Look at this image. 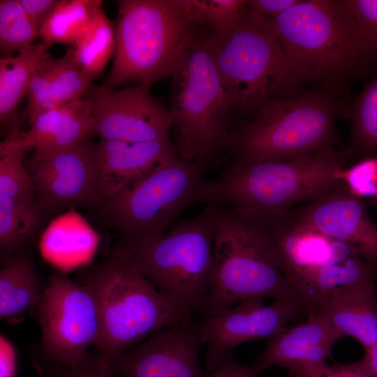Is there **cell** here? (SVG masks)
<instances>
[{"label":"cell","mask_w":377,"mask_h":377,"mask_svg":"<svg viewBox=\"0 0 377 377\" xmlns=\"http://www.w3.org/2000/svg\"><path fill=\"white\" fill-rule=\"evenodd\" d=\"M270 20L302 83L338 94L341 84L377 76V57L343 0H300Z\"/></svg>","instance_id":"obj_1"},{"label":"cell","mask_w":377,"mask_h":377,"mask_svg":"<svg viewBox=\"0 0 377 377\" xmlns=\"http://www.w3.org/2000/svg\"><path fill=\"white\" fill-rule=\"evenodd\" d=\"M211 206L215 276L198 313L205 318L257 297L292 300L302 306L269 221Z\"/></svg>","instance_id":"obj_2"},{"label":"cell","mask_w":377,"mask_h":377,"mask_svg":"<svg viewBox=\"0 0 377 377\" xmlns=\"http://www.w3.org/2000/svg\"><path fill=\"white\" fill-rule=\"evenodd\" d=\"M350 165L334 148L281 159L231 165L216 181H205L199 203L231 207L265 221L283 216L295 205L327 193L337 172Z\"/></svg>","instance_id":"obj_3"},{"label":"cell","mask_w":377,"mask_h":377,"mask_svg":"<svg viewBox=\"0 0 377 377\" xmlns=\"http://www.w3.org/2000/svg\"><path fill=\"white\" fill-rule=\"evenodd\" d=\"M231 112L252 116L268 101L303 91L270 19L247 7L227 27L209 32Z\"/></svg>","instance_id":"obj_4"},{"label":"cell","mask_w":377,"mask_h":377,"mask_svg":"<svg viewBox=\"0 0 377 377\" xmlns=\"http://www.w3.org/2000/svg\"><path fill=\"white\" fill-rule=\"evenodd\" d=\"M210 29L196 26L172 71L168 112L181 158L205 165L224 149L231 103L214 61Z\"/></svg>","instance_id":"obj_5"},{"label":"cell","mask_w":377,"mask_h":377,"mask_svg":"<svg viewBox=\"0 0 377 377\" xmlns=\"http://www.w3.org/2000/svg\"><path fill=\"white\" fill-rule=\"evenodd\" d=\"M337 94L320 89L265 103L229 133L232 165L307 155L334 148L336 121L347 116Z\"/></svg>","instance_id":"obj_6"},{"label":"cell","mask_w":377,"mask_h":377,"mask_svg":"<svg viewBox=\"0 0 377 377\" xmlns=\"http://www.w3.org/2000/svg\"><path fill=\"white\" fill-rule=\"evenodd\" d=\"M79 283L92 293L99 313L96 350L119 355L158 331L191 318L123 257L109 258L81 272Z\"/></svg>","instance_id":"obj_7"},{"label":"cell","mask_w":377,"mask_h":377,"mask_svg":"<svg viewBox=\"0 0 377 377\" xmlns=\"http://www.w3.org/2000/svg\"><path fill=\"white\" fill-rule=\"evenodd\" d=\"M212 207L182 221L161 236L119 244L112 251L130 263L179 308L200 310L215 276Z\"/></svg>","instance_id":"obj_8"},{"label":"cell","mask_w":377,"mask_h":377,"mask_svg":"<svg viewBox=\"0 0 377 377\" xmlns=\"http://www.w3.org/2000/svg\"><path fill=\"white\" fill-rule=\"evenodd\" d=\"M114 60L101 86L114 90L138 82L151 86L171 74L196 26L176 0H119Z\"/></svg>","instance_id":"obj_9"},{"label":"cell","mask_w":377,"mask_h":377,"mask_svg":"<svg viewBox=\"0 0 377 377\" xmlns=\"http://www.w3.org/2000/svg\"><path fill=\"white\" fill-rule=\"evenodd\" d=\"M205 165L177 156L129 184L102 205L121 243L163 235L187 207L199 203Z\"/></svg>","instance_id":"obj_10"},{"label":"cell","mask_w":377,"mask_h":377,"mask_svg":"<svg viewBox=\"0 0 377 377\" xmlns=\"http://www.w3.org/2000/svg\"><path fill=\"white\" fill-rule=\"evenodd\" d=\"M42 356L50 366L73 368L87 357L100 336L95 299L87 287L61 272L49 277L38 304Z\"/></svg>","instance_id":"obj_11"},{"label":"cell","mask_w":377,"mask_h":377,"mask_svg":"<svg viewBox=\"0 0 377 377\" xmlns=\"http://www.w3.org/2000/svg\"><path fill=\"white\" fill-rule=\"evenodd\" d=\"M302 309L295 301L274 300L266 305L263 298L257 297L242 300L236 306L204 318L198 329L202 345L207 346L206 373L232 355L237 346L279 334Z\"/></svg>","instance_id":"obj_12"},{"label":"cell","mask_w":377,"mask_h":377,"mask_svg":"<svg viewBox=\"0 0 377 377\" xmlns=\"http://www.w3.org/2000/svg\"><path fill=\"white\" fill-rule=\"evenodd\" d=\"M151 87L145 83L119 90L94 87L87 95L91 104L89 135L127 142L168 138L172 128L168 110L151 95Z\"/></svg>","instance_id":"obj_13"},{"label":"cell","mask_w":377,"mask_h":377,"mask_svg":"<svg viewBox=\"0 0 377 377\" xmlns=\"http://www.w3.org/2000/svg\"><path fill=\"white\" fill-rule=\"evenodd\" d=\"M198 324L191 318L165 327L131 348L102 360L119 377H205Z\"/></svg>","instance_id":"obj_14"},{"label":"cell","mask_w":377,"mask_h":377,"mask_svg":"<svg viewBox=\"0 0 377 377\" xmlns=\"http://www.w3.org/2000/svg\"><path fill=\"white\" fill-rule=\"evenodd\" d=\"M27 167L43 210L102 204L95 144L86 140L45 158H32Z\"/></svg>","instance_id":"obj_15"},{"label":"cell","mask_w":377,"mask_h":377,"mask_svg":"<svg viewBox=\"0 0 377 377\" xmlns=\"http://www.w3.org/2000/svg\"><path fill=\"white\" fill-rule=\"evenodd\" d=\"M288 215L295 221L353 247L363 258L377 263V226L362 198L338 182L324 195Z\"/></svg>","instance_id":"obj_16"},{"label":"cell","mask_w":377,"mask_h":377,"mask_svg":"<svg viewBox=\"0 0 377 377\" xmlns=\"http://www.w3.org/2000/svg\"><path fill=\"white\" fill-rule=\"evenodd\" d=\"M305 321L266 340L253 367L260 374L279 366L290 377H323L334 343L341 338L320 313L308 311Z\"/></svg>","instance_id":"obj_17"},{"label":"cell","mask_w":377,"mask_h":377,"mask_svg":"<svg viewBox=\"0 0 377 377\" xmlns=\"http://www.w3.org/2000/svg\"><path fill=\"white\" fill-rule=\"evenodd\" d=\"M89 98L71 101L40 114L26 132L18 128L17 117L0 153L16 149H34L40 159L73 149L87 140L91 119Z\"/></svg>","instance_id":"obj_18"},{"label":"cell","mask_w":377,"mask_h":377,"mask_svg":"<svg viewBox=\"0 0 377 377\" xmlns=\"http://www.w3.org/2000/svg\"><path fill=\"white\" fill-rule=\"evenodd\" d=\"M95 156L102 204L129 184L179 156L168 138L146 142L101 139L95 144Z\"/></svg>","instance_id":"obj_19"},{"label":"cell","mask_w":377,"mask_h":377,"mask_svg":"<svg viewBox=\"0 0 377 377\" xmlns=\"http://www.w3.org/2000/svg\"><path fill=\"white\" fill-rule=\"evenodd\" d=\"M94 80L75 61L72 47L60 58L50 56L36 71L27 91L29 125L47 110L84 98L94 87Z\"/></svg>","instance_id":"obj_20"},{"label":"cell","mask_w":377,"mask_h":377,"mask_svg":"<svg viewBox=\"0 0 377 377\" xmlns=\"http://www.w3.org/2000/svg\"><path fill=\"white\" fill-rule=\"evenodd\" d=\"M342 337L357 340L364 349L377 343L376 285L336 288L314 310Z\"/></svg>","instance_id":"obj_21"},{"label":"cell","mask_w":377,"mask_h":377,"mask_svg":"<svg viewBox=\"0 0 377 377\" xmlns=\"http://www.w3.org/2000/svg\"><path fill=\"white\" fill-rule=\"evenodd\" d=\"M376 283L377 263L363 258L344 243L333 259L300 277L295 286L300 302L309 311L316 309L336 288Z\"/></svg>","instance_id":"obj_22"},{"label":"cell","mask_w":377,"mask_h":377,"mask_svg":"<svg viewBox=\"0 0 377 377\" xmlns=\"http://www.w3.org/2000/svg\"><path fill=\"white\" fill-rule=\"evenodd\" d=\"M31 257L22 251L4 258L0 269V317L17 323L37 306L45 290Z\"/></svg>","instance_id":"obj_23"},{"label":"cell","mask_w":377,"mask_h":377,"mask_svg":"<svg viewBox=\"0 0 377 377\" xmlns=\"http://www.w3.org/2000/svg\"><path fill=\"white\" fill-rule=\"evenodd\" d=\"M43 42L33 43L15 56L0 59L1 124L13 123L17 108L36 71L51 55Z\"/></svg>","instance_id":"obj_24"},{"label":"cell","mask_w":377,"mask_h":377,"mask_svg":"<svg viewBox=\"0 0 377 377\" xmlns=\"http://www.w3.org/2000/svg\"><path fill=\"white\" fill-rule=\"evenodd\" d=\"M351 130L346 154L353 164L377 156V76L370 80L348 107Z\"/></svg>","instance_id":"obj_25"},{"label":"cell","mask_w":377,"mask_h":377,"mask_svg":"<svg viewBox=\"0 0 377 377\" xmlns=\"http://www.w3.org/2000/svg\"><path fill=\"white\" fill-rule=\"evenodd\" d=\"M43 210L37 198L0 196V248L4 258L24 251L38 230Z\"/></svg>","instance_id":"obj_26"},{"label":"cell","mask_w":377,"mask_h":377,"mask_svg":"<svg viewBox=\"0 0 377 377\" xmlns=\"http://www.w3.org/2000/svg\"><path fill=\"white\" fill-rule=\"evenodd\" d=\"M102 4L98 0L89 25L72 47L75 61L93 79L103 73L115 50V31Z\"/></svg>","instance_id":"obj_27"},{"label":"cell","mask_w":377,"mask_h":377,"mask_svg":"<svg viewBox=\"0 0 377 377\" xmlns=\"http://www.w3.org/2000/svg\"><path fill=\"white\" fill-rule=\"evenodd\" d=\"M98 0L59 1L45 17L38 36L48 47L54 44L73 45L89 24Z\"/></svg>","instance_id":"obj_28"},{"label":"cell","mask_w":377,"mask_h":377,"mask_svg":"<svg viewBox=\"0 0 377 377\" xmlns=\"http://www.w3.org/2000/svg\"><path fill=\"white\" fill-rule=\"evenodd\" d=\"M37 27L29 18L18 0L0 1L1 52L10 55L33 44L38 36Z\"/></svg>","instance_id":"obj_29"},{"label":"cell","mask_w":377,"mask_h":377,"mask_svg":"<svg viewBox=\"0 0 377 377\" xmlns=\"http://www.w3.org/2000/svg\"><path fill=\"white\" fill-rule=\"evenodd\" d=\"M187 20L212 31L223 29L247 7L245 0H176Z\"/></svg>","instance_id":"obj_30"},{"label":"cell","mask_w":377,"mask_h":377,"mask_svg":"<svg viewBox=\"0 0 377 377\" xmlns=\"http://www.w3.org/2000/svg\"><path fill=\"white\" fill-rule=\"evenodd\" d=\"M26 149L0 153V196L15 199L37 198L27 167L24 163Z\"/></svg>","instance_id":"obj_31"},{"label":"cell","mask_w":377,"mask_h":377,"mask_svg":"<svg viewBox=\"0 0 377 377\" xmlns=\"http://www.w3.org/2000/svg\"><path fill=\"white\" fill-rule=\"evenodd\" d=\"M336 178L358 198H377V156L361 159L339 170Z\"/></svg>","instance_id":"obj_32"},{"label":"cell","mask_w":377,"mask_h":377,"mask_svg":"<svg viewBox=\"0 0 377 377\" xmlns=\"http://www.w3.org/2000/svg\"><path fill=\"white\" fill-rule=\"evenodd\" d=\"M377 57V0H343Z\"/></svg>","instance_id":"obj_33"},{"label":"cell","mask_w":377,"mask_h":377,"mask_svg":"<svg viewBox=\"0 0 377 377\" xmlns=\"http://www.w3.org/2000/svg\"><path fill=\"white\" fill-rule=\"evenodd\" d=\"M52 374L50 377H114V376L104 364L101 354L96 350L89 353L87 359L78 366L68 368L62 366H50Z\"/></svg>","instance_id":"obj_34"},{"label":"cell","mask_w":377,"mask_h":377,"mask_svg":"<svg viewBox=\"0 0 377 377\" xmlns=\"http://www.w3.org/2000/svg\"><path fill=\"white\" fill-rule=\"evenodd\" d=\"M258 375L253 365L240 364L230 355L223 359L214 370L207 373L205 377H258Z\"/></svg>","instance_id":"obj_35"},{"label":"cell","mask_w":377,"mask_h":377,"mask_svg":"<svg viewBox=\"0 0 377 377\" xmlns=\"http://www.w3.org/2000/svg\"><path fill=\"white\" fill-rule=\"evenodd\" d=\"M323 377H373L364 359L347 364L327 365Z\"/></svg>","instance_id":"obj_36"},{"label":"cell","mask_w":377,"mask_h":377,"mask_svg":"<svg viewBox=\"0 0 377 377\" xmlns=\"http://www.w3.org/2000/svg\"><path fill=\"white\" fill-rule=\"evenodd\" d=\"M300 0H250L247 8L269 19H272L288 8L296 4Z\"/></svg>","instance_id":"obj_37"},{"label":"cell","mask_w":377,"mask_h":377,"mask_svg":"<svg viewBox=\"0 0 377 377\" xmlns=\"http://www.w3.org/2000/svg\"><path fill=\"white\" fill-rule=\"evenodd\" d=\"M30 20L40 27L45 17L54 9L57 0H18Z\"/></svg>","instance_id":"obj_38"},{"label":"cell","mask_w":377,"mask_h":377,"mask_svg":"<svg viewBox=\"0 0 377 377\" xmlns=\"http://www.w3.org/2000/svg\"><path fill=\"white\" fill-rule=\"evenodd\" d=\"M1 376L15 377L17 371V356L13 344L3 335L0 337Z\"/></svg>","instance_id":"obj_39"},{"label":"cell","mask_w":377,"mask_h":377,"mask_svg":"<svg viewBox=\"0 0 377 377\" xmlns=\"http://www.w3.org/2000/svg\"><path fill=\"white\" fill-rule=\"evenodd\" d=\"M365 350L364 360L373 377H377V343Z\"/></svg>","instance_id":"obj_40"},{"label":"cell","mask_w":377,"mask_h":377,"mask_svg":"<svg viewBox=\"0 0 377 377\" xmlns=\"http://www.w3.org/2000/svg\"><path fill=\"white\" fill-rule=\"evenodd\" d=\"M370 201V203L374 207L376 208L377 209V198L376 199H371L369 200Z\"/></svg>","instance_id":"obj_41"},{"label":"cell","mask_w":377,"mask_h":377,"mask_svg":"<svg viewBox=\"0 0 377 377\" xmlns=\"http://www.w3.org/2000/svg\"><path fill=\"white\" fill-rule=\"evenodd\" d=\"M38 377H50L41 373H38Z\"/></svg>","instance_id":"obj_42"}]
</instances>
